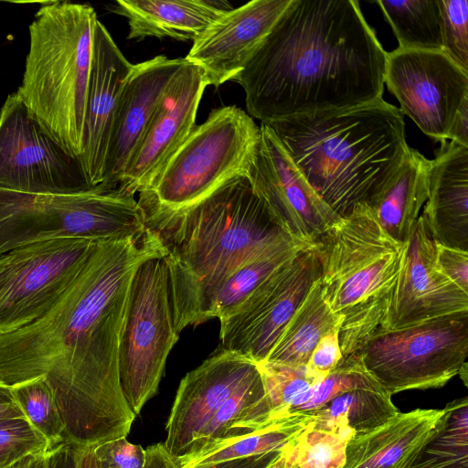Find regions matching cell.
Masks as SVG:
<instances>
[{
  "label": "cell",
  "instance_id": "obj_1",
  "mask_svg": "<svg viewBox=\"0 0 468 468\" xmlns=\"http://www.w3.org/2000/svg\"><path fill=\"white\" fill-rule=\"evenodd\" d=\"M387 52L355 0H292L233 80L261 122L382 99Z\"/></svg>",
  "mask_w": 468,
  "mask_h": 468
},
{
  "label": "cell",
  "instance_id": "obj_2",
  "mask_svg": "<svg viewBox=\"0 0 468 468\" xmlns=\"http://www.w3.org/2000/svg\"><path fill=\"white\" fill-rule=\"evenodd\" d=\"M165 256L148 229L139 238L99 240L48 312L0 335V384L12 388L43 377L55 364L116 367L133 274L145 260Z\"/></svg>",
  "mask_w": 468,
  "mask_h": 468
},
{
  "label": "cell",
  "instance_id": "obj_3",
  "mask_svg": "<svg viewBox=\"0 0 468 468\" xmlns=\"http://www.w3.org/2000/svg\"><path fill=\"white\" fill-rule=\"evenodd\" d=\"M143 209L146 228L157 236L165 252L178 334L207 321L215 292L242 264L268 247L292 239L247 174L228 180L186 207Z\"/></svg>",
  "mask_w": 468,
  "mask_h": 468
},
{
  "label": "cell",
  "instance_id": "obj_4",
  "mask_svg": "<svg viewBox=\"0 0 468 468\" xmlns=\"http://www.w3.org/2000/svg\"><path fill=\"white\" fill-rule=\"evenodd\" d=\"M261 123L340 218L361 206L369 208L410 149L403 114L383 99Z\"/></svg>",
  "mask_w": 468,
  "mask_h": 468
},
{
  "label": "cell",
  "instance_id": "obj_5",
  "mask_svg": "<svg viewBox=\"0 0 468 468\" xmlns=\"http://www.w3.org/2000/svg\"><path fill=\"white\" fill-rule=\"evenodd\" d=\"M315 249L323 295L341 318L339 346L343 357L349 356L380 329L407 242L389 236L361 206L329 228Z\"/></svg>",
  "mask_w": 468,
  "mask_h": 468
},
{
  "label": "cell",
  "instance_id": "obj_6",
  "mask_svg": "<svg viewBox=\"0 0 468 468\" xmlns=\"http://www.w3.org/2000/svg\"><path fill=\"white\" fill-rule=\"evenodd\" d=\"M97 20L89 5L43 3L29 26V50L16 90L40 124L77 159L83 149Z\"/></svg>",
  "mask_w": 468,
  "mask_h": 468
},
{
  "label": "cell",
  "instance_id": "obj_7",
  "mask_svg": "<svg viewBox=\"0 0 468 468\" xmlns=\"http://www.w3.org/2000/svg\"><path fill=\"white\" fill-rule=\"evenodd\" d=\"M145 231L138 200L120 189L37 195L0 188V257L39 241L120 239L139 238Z\"/></svg>",
  "mask_w": 468,
  "mask_h": 468
},
{
  "label": "cell",
  "instance_id": "obj_8",
  "mask_svg": "<svg viewBox=\"0 0 468 468\" xmlns=\"http://www.w3.org/2000/svg\"><path fill=\"white\" fill-rule=\"evenodd\" d=\"M260 126L235 105L214 110L196 126L150 186L139 193L143 208L186 207L228 180L245 175L253 159Z\"/></svg>",
  "mask_w": 468,
  "mask_h": 468
},
{
  "label": "cell",
  "instance_id": "obj_9",
  "mask_svg": "<svg viewBox=\"0 0 468 468\" xmlns=\"http://www.w3.org/2000/svg\"><path fill=\"white\" fill-rule=\"evenodd\" d=\"M178 337L165 261L147 259L131 282L118 353L122 392L135 417L156 394Z\"/></svg>",
  "mask_w": 468,
  "mask_h": 468
},
{
  "label": "cell",
  "instance_id": "obj_10",
  "mask_svg": "<svg viewBox=\"0 0 468 468\" xmlns=\"http://www.w3.org/2000/svg\"><path fill=\"white\" fill-rule=\"evenodd\" d=\"M391 396L441 388L468 356V312L398 330H378L354 354Z\"/></svg>",
  "mask_w": 468,
  "mask_h": 468
},
{
  "label": "cell",
  "instance_id": "obj_11",
  "mask_svg": "<svg viewBox=\"0 0 468 468\" xmlns=\"http://www.w3.org/2000/svg\"><path fill=\"white\" fill-rule=\"evenodd\" d=\"M0 188L37 195L95 190L79 160L48 133L16 91L0 111Z\"/></svg>",
  "mask_w": 468,
  "mask_h": 468
},
{
  "label": "cell",
  "instance_id": "obj_12",
  "mask_svg": "<svg viewBox=\"0 0 468 468\" xmlns=\"http://www.w3.org/2000/svg\"><path fill=\"white\" fill-rule=\"evenodd\" d=\"M319 276L320 261L315 246L300 252L233 312L219 319L221 349L257 364L265 361Z\"/></svg>",
  "mask_w": 468,
  "mask_h": 468
},
{
  "label": "cell",
  "instance_id": "obj_13",
  "mask_svg": "<svg viewBox=\"0 0 468 468\" xmlns=\"http://www.w3.org/2000/svg\"><path fill=\"white\" fill-rule=\"evenodd\" d=\"M384 83L423 133L448 140L455 113L468 99V72L441 50L387 52Z\"/></svg>",
  "mask_w": 468,
  "mask_h": 468
},
{
  "label": "cell",
  "instance_id": "obj_14",
  "mask_svg": "<svg viewBox=\"0 0 468 468\" xmlns=\"http://www.w3.org/2000/svg\"><path fill=\"white\" fill-rule=\"evenodd\" d=\"M97 242L63 238L12 250L13 268L0 291V335L16 331L48 312L84 266Z\"/></svg>",
  "mask_w": 468,
  "mask_h": 468
},
{
  "label": "cell",
  "instance_id": "obj_15",
  "mask_svg": "<svg viewBox=\"0 0 468 468\" xmlns=\"http://www.w3.org/2000/svg\"><path fill=\"white\" fill-rule=\"evenodd\" d=\"M247 176L282 229L299 242L314 247L340 219L310 186L264 123L260 126L259 141Z\"/></svg>",
  "mask_w": 468,
  "mask_h": 468
},
{
  "label": "cell",
  "instance_id": "obj_16",
  "mask_svg": "<svg viewBox=\"0 0 468 468\" xmlns=\"http://www.w3.org/2000/svg\"><path fill=\"white\" fill-rule=\"evenodd\" d=\"M207 86L202 70L185 59L156 105L117 189L134 196L150 186L197 126V112Z\"/></svg>",
  "mask_w": 468,
  "mask_h": 468
},
{
  "label": "cell",
  "instance_id": "obj_17",
  "mask_svg": "<svg viewBox=\"0 0 468 468\" xmlns=\"http://www.w3.org/2000/svg\"><path fill=\"white\" fill-rule=\"evenodd\" d=\"M463 312H468V292L437 267L434 241L420 216L379 330H398Z\"/></svg>",
  "mask_w": 468,
  "mask_h": 468
},
{
  "label": "cell",
  "instance_id": "obj_18",
  "mask_svg": "<svg viewBox=\"0 0 468 468\" xmlns=\"http://www.w3.org/2000/svg\"><path fill=\"white\" fill-rule=\"evenodd\" d=\"M259 372L257 363L223 349L188 372L165 427L163 444L168 453L175 459L187 454L211 415Z\"/></svg>",
  "mask_w": 468,
  "mask_h": 468
},
{
  "label": "cell",
  "instance_id": "obj_19",
  "mask_svg": "<svg viewBox=\"0 0 468 468\" xmlns=\"http://www.w3.org/2000/svg\"><path fill=\"white\" fill-rule=\"evenodd\" d=\"M291 2L253 0L232 8L193 41L185 59L202 70L207 86L233 80Z\"/></svg>",
  "mask_w": 468,
  "mask_h": 468
},
{
  "label": "cell",
  "instance_id": "obj_20",
  "mask_svg": "<svg viewBox=\"0 0 468 468\" xmlns=\"http://www.w3.org/2000/svg\"><path fill=\"white\" fill-rule=\"evenodd\" d=\"M185 58L159 55L133 65L122 87L112 125L102 182L98 189L113 190L139 144L168 83Z\"/></svg>",
  "mask_w": 468,
  "mask_h": 468
},
{
  "label": "cell",
  "instance_id": "obj_21",
  "mask_svg": "<svg viewBox=\"0 0 468 468\" xmlns=\"http://www.w3.org/2000/svg\"><path fill=\"white\" fill-rule=\"evenodd\" d=\"M106 27L96 21L88 89L83 149L79 157L90 186L98 189L102 182L107 148L117 103L133 69Z\"/></svg>",
  "mask_w": 468,
  "mask_h": 468
},
{
  "label": "cell",
  "instance_id": "obj_22",
  "mask_svg": "<svg viewBox=\"0 0 468 468\" xmlns=\"http://www.w3.org/2000/svg\"><path fill=\"white\" fill-rule=\"evenodd\" d=\"M440 143L431 160L420 216L435 242L468 251V147L454 141Z\"/></svg>",
  "mask_w": 468,
  "mask_h": 468
},
{
  "label": "cell",
  "instance_id": "obj_23",
  "mask_svg": "<svg viewBox=\"0 0 468 468\" xmlns=\"http://www.w3.org/2000/svg\"><path fill=\"white\" fill-rule=\"evenodd\" d=\"M442 410L398 412L384 424L354 435L342 468H406L438 429Z\"/></svg>",
  "mask_w": 468,
  "mask_h": 468
},
{
  "label": "cell",
  "instance_id": "obj_24",
  "mask_svg": "<svg viewBox=\"0 0 468 468\" xmlns=\"http://www.w3.org/2000/svg\"><path fill=\"white\" fill-rule=\"evenodd\" d=\"M231 9L228 2L218 0H119L112 10L127 18L129 39L155 37L195 41Z\"/></svg>",
  "mask_w": 468,
  "mask_h": 468
},
{
  "label": "cell",
  "instance_id": "obj_25",
  "mask_svg": "<svg viewBox=\"0 0 468 468\" xmlns=\"http://www.w3.org/2000/svg\"><path fill=\"white\" fill-rule=\"evenodd\" d=\"M431 160L410 148L396 174L369 207L393 239L407 242L428 197Z\"/></svg>",
  "mask_w": 468,
  "mask_h": 468
},
{
  "label": "cell",
  "instance_id": "obj_26",
  "mask_svg": "<svg viewBox=\"0 0 468 468\" xmlns=\"http://www.w3.org/2000/svg\"><path fill=\"white\" fill-rule=\"evenodd\" d=\"M310 422V415H290L252 432L207 443L175 460L177 468H198L226 460L282 452L301 436Z\"/></svg>",
  "mask_w": 468,
  "mask_h": 468
},
{
  "label": "cell",
  "instance_id": "obj_27",
  "mask_svg": "<svg viewBox=\"0 0 468 468\" xmlns=\"http://www.w3.org/2000/svg\"><path fill=\"white\" fill-rule=\"evenodd\" d=\"M341 318L324 298L319 278L283 328L265 361L292 366L307 365L319 340L340 326Z\"/></svg>",
  "mask_w": 468,
  "mask_h": 468
},
{
  "label": "cell",
  "instance_id": "obj_28",
  "mask_svg": "<svg viewBox=\"0 0 468 468\" xmlns=\"http://www.w3.org/2000/svg\"><path fill=\"white\" fill-rule=\"evenodd\" d=\"M398 412L391 395L382 387L356 388L309 414L310 426L324 431L349 430L358 435L384 424Z\"/></svg>",
  "mask_w": 468,
  "mask_h": 468
},
{
  "label": "cell",
  "instance_id": "obj_29",
  "mask_svg": "<svg viewBox=\"0 0 468 468\" xmlns=\"http://www.w3.org/2000/svg\"><path fill=\"white\" fill-rule=\"evenodd\" d=\"M312 248L293 239L275 243L237 269L217 290L207 311V320L229 314L265 280L292 261L300 252Z\"/></svg>",
  "mask_w": 468,
  "mask_h": 468
},
{
  "label": "cell",
  "instance_id": "obj_30",
  "mask_svg": "<svg viewBox=\"0 0 468 468\" xmlns=\"http://www.w3.org/2000/svg\"><path fill=\"white\" fill-rule=\"evenodd\" d=\"M404 49L441 51L438 0L376 1Z\"/></svg>",
  "mask_w": 468,
  "mask_h": 468
},
{
  "label": "cell",
  "instance_id": "obj_31",
  "mask_svg": "<svg viewBox=\"0 0 468 468\" xmlns=\"http://www.w3.org/2000/svg\"><path fill=\"white\" fill-rule=\"evenodd\" d=\"M406 468H468V399L448 403L437 431Z\"/></svg>",
  "mask_w": 468,
  "mask_h": 468
},
{
  "label": "cell",
  "instance_id": "obj_32",
  "mask_svg": "<svg viewBox=\"0 0 468 468\" xmlns=\"http://www.w3.org/2000/svg\"><path fill=\"white\" fill-rule=\"evenodd\" d=\"M258 366L271 409V423L289 417L305 404L315 386L324 378L307 365L263 361Z\"/></svg>",
  "mask_w": 468,
  "mask_h": 468
},
{
  "label": "cell",
  "instance_id": "obj_33",
  "mask_svg": "<svg viewBox=\"0 0 468 468\" xmlns=\"http://www.w3.org/2000/svg\"><path fill=\"white\" fill-rule=\"evenodd\" d=\"M353 436L349 430L324 431L309 424L284 451L278 468H342Z\"/></svg>",
  "mask_w": 468,
  "mask_h": 468
},
{
  "label": "cell",
  "instance_id": "obj_34",
  "mask_svg": "<svg viewBox=\"0 0 468 468\" xmlns=\"http://www.w3.org/2000/svg\"><path fill=\"white\" fill-rule=\"evenodd\" d=\"M11 388L25 418L48 439L51 448L67 441L60 410L43 377L25 381Z\"/></svg>",
  "mask_w": 468,
  "mask_h": 468
},
{
  "label": "cell",
  "instance_id": "obj_35",
  "mask_svg": "<svg viewBox=\"0 0 468 468\" xmlns=\"http://www.w3.org/2000/svg\"><path fill=\"white\" fill-rule=\"evenodd\" d=\"M378 386L380 385L365 369L356 355L343 357L336 367L315 386L311 399L297 408L292 415H309L348 390Z\"/></svg>",
  "mask_w": 468,
  "mask_h": 468
},
{
  "label": "cell",
  "instance_id": "obj_36",
  "mask_svg": "<svg viewBox=\"0 0 468 468\" xmlns=\"http://www.w3.org/2000/svg\"><path fill=\"white\" fill-rule=\"evenodd\" d=\"M51 445L25 418L0 420V468L31 454L48 452Z\"/></svg>",
  "mask_w": 468,
  "mask_h": 468
},
{
  "label": "cell",
  "instance_id": "obj_37",
  "mask_svg": "<svg viewBox=\"0 0 468 468\" xmlns=\"http://www.w3.org/2000/svg\"><path fill=\"white\" fill-rule=\"evenodd\" d=\"M441 51L468 72V0H438Z\"/></svg>",
  "mask_w": 468,
  "mask_h": 468
},
{
  "label": "cell",
  "instance_id": "obj_38",
  "mask_svg": "<svg viewBox=\"0 0 468 468\" xmlns=\"http://www.w3.org/2000/svg\"><path fill=\"white\" fill-rule=\"evenodd\" d=\"M99 468H144L146 451L126 437L108 440L92 447Z\"/></svg>",
  "mask_w": 468,
  "mask_h": 468
},
{
  "label": "cell",
  "instance_id": "obj_39",
  "mask_svg": "<svg viewBox=\"0 0 468 468\" xmlns=\"http://www.w3.org/2000/svg\"><path fill=\"white\" fill-rule=\"evenodd\" d=\"M434 250L435 261L439 270L468 292V251L435 241Z\"/></svg>",
  "mask_w": 468,
  "mask_h": 468
},
{
  "label": "cell",
  "instance_id": "obj_40",
  "mask_svg": "<svg viewBox=\"0 0 468 468\" xmlns=\"http://www.w3.org/2000/svg\"><path fill=\"white\" fill-rule=\"evenodd\" d=\"M339 327L324 335L314 347L307 367L317 375L325 378L343 358L338 340Z\"/></svg>",
  "mask_w": 468,
  "mask_h": 468
},
{
  "label": "cell",
  "instance_id": "obj_41",
  "mask_svg": "<svg viewBox=\"0 0 468 468\" xmlns=\"http://www.w3.org/2000/svg\"><path fill=\"white\" fill-rule=\"evenodd\" d=\"M284 451L226 460L198 468H278Z\"/></svg>",
  "mask_w": 468,
  "mask_h": 468
},
{
  "label": "cell",
  "instance_id": "obj_42",
  "mask_svg": "<svg viewBox=\"0 0 468 468\" xmlns=\"http://www.w3.org/2000/svg\"><path fill=\"white\" fill-rule=\"evenodd\" d=\"M79 446L64 441L48 452L50 468H78Z\"/></svg>",
  "mask_w": 468,
  "mask_h": 468
},
{
  "label": "cell",
  "instance_id": "obj_43",
  "mask_svg": "<svg viewBox=\"0 0 468 468\" xmlns=\"http://www.w3.org/2000/svg\"><path fill=\"white\" fill-rule=\"evenodd\" d=\"M448 139L468 147V99L463 102L455 113Z\"/></svg>",
  "mask_w": 468,
  "mask_h": 468
},
{
  "label": "cell",
  "instance_id": "obj_44",
  "mask_svg": "<svg viewBox=\"0 0 468 468\" xmlns=\"http://www.w3.org/2000/svg\"><path fill=\"white\" fill-rule=\"evenodd\" d=\"M145 451L144 468H177L175 458L168 453L163 443L151 445Z\"/></svg>",
  "mask_w": 468,
  "mask_h": 468
},
{
  "label": "cell",
  "instance_id": "obj_45",
  "mask_svg": "<svg viewBox=\"0 0 468 468\" xmlns=\"http://www.w3.org/2000/svg\"><path fill=\"white\" fill-rule=\"evenodd\" d=\"M13 418L25 416L16 401L12 388L0 384V420Z\"/></svg>",
  "mask_w": 468,
  "mask_h": 468
},
{
  "label": "cell",
  "instance_id": "obj_46",
  "mask_svg": "<svg viewBox=\"0 0 468 468\" xmlns=\"http://www.w3.org/2000/svg\"><path fill=\"white\" fill-rule=\"evenodd\" d=\"M7 468H50L48 452L26 456Z\"/></svg>",
  "mask_w": 468,
  "mask_h": 468
},
{
  "label": "cell",
  "instance_id": "obj_47",
  "mask_svg": "<svg viewBox=\"0 0 468 468\" xmlns=\"http://www.w3.org/2000/svg\"><path fill=\"white\" fill-rule=\"evenodd\" d=\"M78 468H99L92 447H79Z\"/></svg>",
  "mask_w": 468,
  "mask_h": 468
},
{
  "label": "cell",
  "instance_id": "obj_48",
  "mask_svg": "<svg viewBox=\"0 0 468 468\" xmlns=\"http://www.w3.org/2000/svg\"><path fill=\"white\" fill-rule=\"evenodd\" d=\"M14 254L9 252L0 257V291L6 282L14 264Z\"/></svg>",
  "mask_w": 468,
  "mask_h": 468
}]
</instances>
